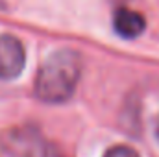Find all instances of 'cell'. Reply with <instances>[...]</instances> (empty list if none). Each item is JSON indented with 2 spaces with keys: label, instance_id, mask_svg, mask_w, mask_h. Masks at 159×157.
<instances>
[{
  "label": "cell",
  "instance_id": "6da1fadb",
  "mask_svg": "<svg viewBox=\"0 0 159 157\" xmlns=\"http://www.w3.org/2000/svg\"><path fill=\"white\" fill-rule=\"evenodd\" d=\"M81 78V57L74 50H57L41 65L35 78V96L46 104L67 102Z\"/></svg>",
  "mask_w": 159,
  "mask_h": 157
},
{
  "label": "cell",
  "instance_id": "277c9868",
  "mask_svg": "<svg viewBox=\"0 0 159 157\" xmlns=\"http://www.w3.org/2000/svg\"><path fill=\"white\" fill-rule=\"evenodd\" d=\"M113 26H115V32L119 34L120 37H124V39H135V37H139L144 32L146 20H144V17L141 13L122 7V9H119L115 13Z\"/></svg>",
  "mask_w": 159,
  "mask_h": 157
},
{
  "label": "cell",
  "instance_id": "3957f363",
  "mask_svg": "<svg viewBox=\"0 0 159 157\" xmlns=\"http://www.w3.org/2000/svg\"><path fill=\"white\" fill-rule=\"evenodd\" d=\"M26 52L13 35H0V79H15L24 69Z\"/></svg>",
  "mask_w": 159,
  "mask_h": 157
},
{
  "label": "cell",
  "instance_id": "7a4b0ae2",
  "mask_svg": "<svg viewBox=\"0 0 159 157\" xmlns=\"http://www.w3.org/2000/svg\"><path fill=\"white\" fill-rule=\"evenodd\" d=\"M2 148L11 157H59L37 131L20 128L2 135Z\"/></svg>",
  "mask_w": 159,
  "mask_h": 157
},
{
  "label": "cell",
  "instance_id": "8992f818",
  "mask_svg": "<svg viewBox=\"0 0 159 157\" xmlns=\"http://www.w3.org/2000/svg\"><path fill=\"white\" fill-rule=\"evenodd\" d=\"M156 137H157V141H159V118L156 120Z\"/></svg>",
  "mask_w": 159,
  "mask_h": 157
},
{
  "label": "cell",
  "instance_id": "5b68a950",
  "mask_svg": "<svg viewBox=\"0 0 159 157\" xmlns=\"http://www.w3.org/2000/svg\"><path fill=\"white\" fill-rule=\"evenodd\" d=\"M104 157H139V154L129 146H113L111 150L106 152Z\"/></svg>",
  "mask_w": 159,
  "mask_h": 157
}]
</instances>
